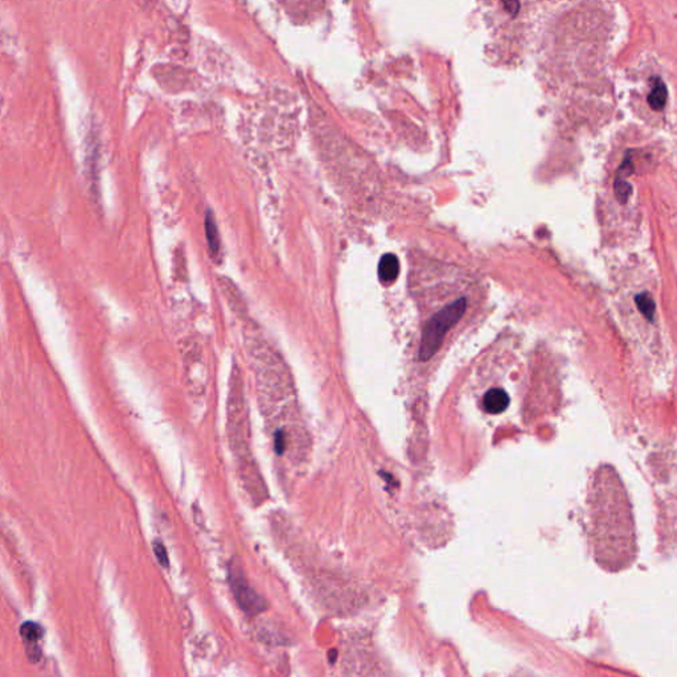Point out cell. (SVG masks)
I'll return each instance as SVG.
<instances>
[{
  "label": "cell",
  "mask_w": 677,
  "mask_h": 677,
  "mask_svg": "<svg viewBox=\"0 0 677 677\" xmlns=\"http://www.w3.org/2000/svg\"><path fill=\"white\" fill-rule=\"evenodd\" d=\"M230 582H231V589L237 602L248 614H255L264 610V604L261 598L255 594L252 587H249V585L246 583V580L241 574L237 576V573L231 570Z\"/></svg>",
  "instance_id": "3957f363"
},
{
  "label": "cell",
  "mask_w": 677,
  "mask_h": 677,
  "mask_svg": "<svg viewBox=\"0 0 677 677\" xmlns=\"http://www.w3.org/2000/svg\"><path fill=\"white\" fill-rule=\"evenodd\" d=\"M43 629L35 622H25L20 627V635L27 643H36L43 638Z\"/></svg>",
  "instance_id": "9c48e42d"
},
{
  "label": "cell",
  "mask_w": 677,
  "mask_h": 677,
  "mask_svg": "<svg viewBox=\"0 0 677 677\" xmlns=\"http://www.w3.org/2000/svg\"><path fill=\"white\" fill-rule=\"evenodd\" d=\"M614 190H615V196H617L618 200L620 203H627L629 194H632V187L629 185V183L626 180L617 179V182L614 184Z\"/></svg>",
  "instance_id": "30bf717a"
},
{
  "label": "cell",
  "mask_w": 677,
  "mask_h": 677,
  "mask_svg": "<svg viewBox=\"0 0 677 677\" xmlns=\"http://www.w3.org/2000/svg\"><path fill=\"white\" fill-rule=\"evenodd\" d=\"M236 376H234V385L231 387V394L229 397V432L230 441L233 442V451L237 457L238 467L241 472L242 480L245 483V488L249 492L250 487V475H249V441H248V415L243 405L241 387L236 385Z\"/></svg>",
  "instance_id": "6da1fadb"
},
{
  "label": "cell",
  "mask_w": 677,
  "mask_h": 677,
  "mask_svg": "<svg viewBox=\"0 0 677 677\" xmlns=\"http://www.w3.org/2000/svg\"><path fill=\"white\" fill-rule=\"evenodd\" d=\"M154 553L157 556V561L159 564L163 566V568H169V556H167V550L164 548V545L162 544L160 541H155L154 543Z\"/></svg>",
  "instance_id": "8fae6325"
},
{
  "label": "cell",
  "mask_w": 677,
  "mask_h": 677,
  "mask_svg": "<svg viewBox=\"0 0 677 677\" xmlns=\"http://www.w3.org/2000/svg\"><path fill=\"white\" fill-rule=\"evenodd\" d=\"M667 94H668V92H667L664 83L660 78H655V84H653V89L650 92V96L647 98L651 109L656 110V111L664 109Z\"/></svg>",
  "instance_id": "8992f818"
},
{
  "label": "cell",
  "mask_w": 677,
  "mask_h": 677,
  "mask_svg": "<svg viewBox=\"0 0 677 677\" xmlns=\"http://www.w3.org/2000/svg\"><path fill=\"white\" fill-rule=\"evenodd\" d=\"M399 273V264L394 254H385L378 264V277L384 285L393 283Z\"/></svg>",
  "instance_id": "5b68a950"
},
{
  "label": "cell",
  "mask_w": 677,
  "mask_h": 677,
  "mask_svg": "<svg viewBox=\"0 0 677 677\" xmlns=\"http://www.w3.org/2000/svg\"><path fill=\"white\" fill-rule=\"evenodd\" d=\"M206 238L209 242L211 250L213 252V254H218V249H220V236H218L216 221H215V218H213L211 211H208V213H206Z\"/></svg>",
  "instance_id": "52a82bcc"
},
{
  "label": "cell",
  "mask_w": 677,
  "mask_h": 677,
  "mask_svg": "<svg viewBox=\"0 0 677 677\" xmlns=\"http://www.w3.org/2000/svg\"><path fill=\"white\" fill-rule=\"evenodd\" d=\"M484 409L491 414H500L506 411L509 405V397L503 389H491L487 392L483 399Z\"/></svg>",
  "instance_id": "277c9868"
},
{
  "label": "cell",
  "mask_w": 677,
  "mask_h": 677,
  "mask_svg": "<svg viewBox=\"0 0 677 677\" xmlns=\"http://www.w3.org/2000/svg\"><path fill=\"white\" fill-rule=\"evenodd\" d=\"M467 302L464 298L451 303L438 314L434 315L423 329L421 348H420V359L426 362L432 359L436 351L439 350L443 338L446 336L448 329L455 326L459 322L460 318L466 313Z\"/></svg>",
  "instance_id": "7a4b0ae2"
},
{
  "label": "cell",
  "mask_w": 677,
  "mask_h": 677,
  "mask_svg": "<svg viewBox=\"0 0 677 677\" xmlns=\"http://www.w3.org/2000/svg\"><path fill=\"white\" fill-rule=\"evenodd\" d=\"M635 303H636L638 310L641 311V315L653 322L655 310H656L653 297L648 292H641L635 297Z\"/></svg>",
  "instance_id": "ba28073f"
}]
</instances>
